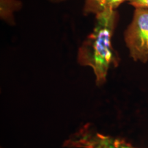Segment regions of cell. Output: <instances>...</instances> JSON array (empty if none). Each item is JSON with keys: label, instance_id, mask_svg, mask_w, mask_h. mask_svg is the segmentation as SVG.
<instances>
[{"label": "cell", "instance_id": "obj_1", "mask_svg": "<svg viewBox=\"0 0 148 148\" xmlns=\"http://www.w3.org/2000/svg\"><path fill=\"white\" fill-rule=\"evenodd\" d=\"M95 27L79 48L77 59L79 65L93 70L98 86L104 85L109 69L116 68L120 58L112 44L119 20L116 10H106L95 14Z\"/></svg>", "mask_w": 148, "mask_h": 148}, {"label": "cell", "instance_id": "obj_2", "mask_svg": "<svg viewBox=\"0 0 148 148\" xmlns=\"http://www.w3.org/2000/svg\"><path fill=\"white\" fill-rule=\"evenodd\" d=\"M130 57L135 62H148V9L135 8L132 20L124 33Z\"/></svg>", "mask_w": 148, "mask_h": 148}, {"label": "cell", "instance_id": "obj_3", "mask_svg": "<svg viewBox=\"0 0 148 148\" xmlns=\"http://www.w3.org/2000/svg\"><path fill=\"white\" fill-rule=\"evenodd\" d=\"M63 146L68 148H139L125 139L98 132L90 123L85 124L70 136Z\"/></svg>", "mask_w": 148, "mask_h": 148}, {"label": "cell", "instance_id": "obj_4", "mask_svg": "<svg viewBox=\"0 0 148 148\" xmlns=\"http://www.w3.org/2000/svg\"><path fill=\"white\" fill-rule=\"evenodd\" d=\"M127 0H85L83 8L84 14H97L106 10H114Z\"/></svg>", "mask_w": 148, "mask_h": 148}, {"label": "cell", "instance_id": "obj_5", "mask_svg": "<svg viewBox=\"0 0 148 148\" xmlns=\"http://www.w3.org/2000/svg\"><path fill=\"white\" fill-rule=\"evenodd\" d=\"M21 7L22 2L20 0H0L1 19L10 25L14 24V14Z\"/></svg>", "mask_w": 148, "mask_h": 148}, {"label": "cell", "instance_id": "obj_6", "mask_svg": "<svg viewBox=\"0 0 148 148\" xmlns=\"http://www.w3.org/2000/svg\"><path fill=\"white\" fill-rule=\"evenodd\" d=\"M127 1L135 8L148 9V0H127Z\"/></svg>", "mask_w": 148, "mask_h": 148}, {"label": "cell", "instance_id": "obj_7", "mask_svg": "<svg viewBox=\"0 0 148 148\" xmlns=\"http://www.w3.org/2000/svg\"><path fill=\"white\" fill-rule=\"evenodd\" d=\"M49 1H52V2H62V1H65V0H49Z\"/></svg>", "mask_w": 148, "mask_h": 148}]
</instances>
